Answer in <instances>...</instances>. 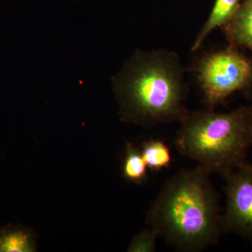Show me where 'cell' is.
<instances>
[{"mask_svg": "<svg viewBox=\"0 0 252 252\" xmlns=\"http://www.w3.org/2000/svg\"><path fill=\"white\" fill-rule=\"evenodd\" d=\"M140 150L147 167L152 171H159L171 163V152L163 141L154 139L146 141Z\"/></svg>", "mask_w": 252, "mask_h": 252, "instance_id": "10", "label": "cell"}, {"mask_svg": "<svg viewBox=\"0 0 252 252\" xmlns=\"http://www.w3.org/2000/svg\"><path fill=\"white\" fill-rule=\"evenodd\" d=\"M193 69L207 108L215 109L238 91L247 92L252 84V59L234 46L204 54Z\"/></svg>", "mask_w": 252, "mask_h": 252, "instance_id": "4", "label": "cell"}, {"mask_svg": "<svg viewBox=\"0 0 252 252\" xmlns=\"http://www.w3.org/2000/svg\"><path fill=\"white\" fill-rule=\"evenodd\" d=\"M244 0H215L211 11L192 44L193 52L203 46L208 36L217 28H220L234 16Z\"/></svg>", "mask_w": 252, "mask_h": 252, "instance_id": "7", "label": "cell"}, {"mask_svg": "<svg viewBox=\"0 0 252 252\" xmlns=\"http://www.w3.org/2000/svg\"><path fill=\"white\" fill-rule=\"evenodd\" d=\"M158 238V234L153 228L142 230L132 239L127 252H154L157 248Z\"/></svg>", "mask_w": 252, "mask_h": 252, "instance_id": "11", "label": "cell"}, {"mask_svg": "<svg viewBox=\"0 0 252 252\" xmlns=\"http://www.w3.org/2000/svg\"><path fill=\"white\" fill-rule=\"evenodd\" d=\"M32 233L21 226L0 228V252H32L36 251Z\"/></svg>", "mask_w": 252, "mask_h": 252, "instance_id": "8", "label": "cell"}, {"mask_svg": "<svg viewBox=\"0 0 252 252\" xmlns=\"http://www.w3.org/2000/svg\"><path fill=\"white\" fill-rule=\"evenodd\" d=\"M123 122L144 127L180 123L189 112L185 68L165 49L136 51L113 79Z\"/></svg>", "mask_w": 252, "mask_h": 252, "instance_id": "1", "label": "cell"}, {"mask_svg": "<svg viewBox=\"0 0 252 252\" xmlns=\"http://www.w3.org/2000/svg\"><path fill=\"white\" fill-rule=\"evenodd\" d=\"M175 140L182 156L222 177L246 163L252 146V112L243 106L229 112L207 108L187 112Z\"/></svg>", "mask_w": 252, "mask_h": 252, "instance_id": "3", "label": "cell"}, {"mask_svg": "<svg viewBox=\"0 0 252 252\" xmlns=\"http://www.w3.org/2000/svg\"><path fill=\"white\" fill-rule=\"evenodd\" d=\"M220 29L228 45L248 49L252 54V0H244L234 16Z\"/></svg>", "mask_w": 252, "mask_h": 252, "instance_id": "6", "label": "cell"}, {"mask_svg": "<svg viewBox=\"0 0 252 252\" xmlns=\"http://www.w3.org/2000/svg\"><path fill=\"white\" fill-rule=\"evenodd\" d=\"M247 94H248L249 99H250V104L248 105L249 108H250V110L252 112V86H250V89H248V91H247Z\"/></svg>", "mask_w": 252, "mask_h": 252, "instance_id": "12", "label": "cell"}, {"mask_svg": "<svg viewBox=\"0 0 252 252\" xmlns=\"http://www.w3.org/2000/svg\"><path fill=\"white\" fill-rule=\"evenodd\" d=\"M210 174L200 165L180 170L162 185L147 212L150 228L178 251H203L223 233Z\"/></svg>", "mask_w": 252, "mask_h": 252, "instance_id": "2", "label": "cell"}, {"mask_svg": "<svg viewBox=\"0 0 252 252\" xmlns=\"http://www.w3.org/2000/svg\"><path fill=\"white\" fill-rule=\"evenodd\" d=\"M123 162V176L126 180L135 185H142L148 178V167L140 149L130 142H126Z\"/></svg>", "mask_w": 252, "mask_h": 252, "instance_id": "9", "label": "cell"}, {"mask_svg": "<svg viewBox=\"0 0 252 252\" xmlns=\"http://www.w3.org/2000/svg\"><path fill=\"white\" fill-rule=\"evenodd\" d=\"M223 178L226 195L222 213L223 233L252 241V165L246 162Z\"/></svg>", "mask_w": 252, "mask_h": 252, "instance_id": "5", "label": "cell"}]
</instances>
